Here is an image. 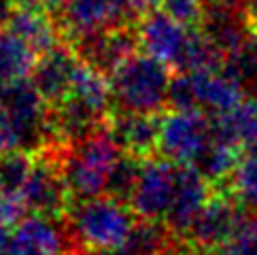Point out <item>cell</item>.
<instances>
[{
    "label": "cell",
    "instance_id": "obj_23",
    "mask_svg": "<svg viewBox=\"0 0 257 255\" xmlns=\"http://www.w3.org/2000/svg\"><path fill=\"white\" fill-rule=\"evenodd\" d=\"M225 189L232 194L244 208L257 211V156L246 153L236 166L234 175L225 183Z\"/></svg>",
    "mask_w": 257,
    "mask_h": 255
},
{
    "label": "cell",
    "instance_id": "obj_33",
    "mask_svg": "<svg viewBox=\"0 0 257 255\" xmlns=\"http://www.w3.org/2000/svg\"><path fill=\"white\" fill-rule=\"evenodd\" d=\"M204 3H206V0H204Z\"/></svg>",
    "mask_w": 257,
    "mask_h": 255
},
{
    "label": "cell",
    "instance_id": "obj_17",
    "mask_svg": "<svg viewBox=\"0 0 257 255\" xmlns=\"http://www.w3.org/2000/svg\"><path fill=\"white\" fill-rule=\"evenodd\" d=\"M5 26L11 32H15L20 39H24L36 53H43L62 43V34L58 30L56 20L39 7L22 5L13 0L11 13H9Z\"/></svg>",
    "mask_w": 257,
    "mask_h": 255
},
{
    "label": "cell",
    "instance_id": "obj_13",
    "mask_svg": "<svg viewBox=\"0 0 257 255\" xmlns=\"http://www.w3.org/2000/svg\"><path fill=\"white\" fill-rule=\"evenodd\" d=\"M213 191L215 185L208 183L191 164L177 166V187H174L172 202L164 221L177 236L185 238L191 223L202 211V206L208 202V198L213 196Z\"/></svg>",
    "mask_w": 257,
    "mask_h": 255
},
{
    "label": "cell",
    "instance_id": "obj_28",
    "mask_svg": "<svg viewBox=\"0 0 257 255\" xmlns=\"http://www.w3.org/2000/svg\"><path fill=\"white\" fill-rule=\"evenodd\" d=\"M26 151V143H24V134L17 128V123L11 119L3 106H0V153H11V151Z\"/></svg>",
    "mask_w": 257,
    "mask_h": 255
},
{
    "label": "cell",
    "instance_id": "obj_26",
    "mask_svg": "<svg viewBox=\"0 0 257 255\" xmlns=\"http://www.w3.org/2000/svg\"><path fill=\"white\" fill-rule=\"evenodd\" d=\"M221 255H257V211L244 208Z\"/></svg>",
    "mask_w": 257,
    "mask_h": 255
},
{
    "label": "cell",
    "instance_id": "obj_5",
    "mask_svg": "<svg viewBox=\"0 0 257 255\" xmlns=\"http://www.w3.org/2000/svg\"><path fill=\"white\" fill-rule=\"evenodd\" d=\"M198 28L227 58L257 36V15L249 0H206Z\"/></svg>",
    "mask_w": 257,
    "mask_h": 255
},
{
    "label": "cell",
    "instance_id": "obj_20",
    "mask_svg": "<svg viewBox=\"0 0 257 255\" xmlns=\"http://www.w3.org/2000/svg\"><path fill=\"white\" fill-rule=\"evenodd\" d=\"M179 236L164 219H139L113 255H164Z\"/></svg>",
    "mask_w": 257,
    "mask_h": 255
},
{
    "label": "cell",
    "instance_id": "obj_31",
    "mask_svg": "<svg viewBox=\"0 0 257 255\" xmlns=\"http://www.w3.org/2000/svg\"><path fill=\"white\" fill-rule=\"evenodd\" d=\"M11 244H13L11 227L0 223V255H11Z\"/></svg>",
    "mask_w": 257,
    "mask_h": 255
},
{
    "label": "cell",
    "instance_id": "obj_27",
    "mask_svg": "<svg viewBox=\"0 0 257 255\" xmlns=\"http://www.w3.org/2000/svg\"><path fill=\"white\" fill-rule=\"evenodd\" d=\"M162 11L187 28H198L204 15V0H162Z\"/></svg>",
    "mask_w": 257,
    "mask_h": 255
},
{
    "label": "cell",
    "instance_id": "obj_16",
    "mask_svg": "<svg viewBox=\"0 0 257 255\" xmlns=\"http://www.w3.org/2000/svg\"><path fill=\"white\" fill-rule=\"evenodd\" d=\"M141 49L172 68L185 45L189 28L170 17L166 11H151L136 22Z\"/></svg>",
    "mask_w": 257,
    "mask_h": 255
},
{
    "label": "cell",
    "instance_id": "obj_25",
    "mask_svg": "<svg viewBox=\"0 0 257 255\" xmlns=\"http://www.w3.org/2000/svg\"><path fill=\"white\" fill-rule=\"evenodd\" d=\"M34 164V153L32 151H11L3 156L0 164V191L7 194H20L26 179H28L30 170Z\"/></svg>",
    "mask_w": 257,
    "mask_h": 255
},
{
    "label": "cell",
    "instance_id": "obj_32",
    "mask_svg": "<svg viewBox=\"0 0 257 255\" xmlns=\"http://www.w3.org/2000/svg\"><path fill=\"white\" fill-rule=\"evenodd\" d=\"M0 164H3V153H0Z\"/></svg>",
    "mask_w": 257,
    "mask_h": 255
},
{
    "label": "cell",
    "instance_id": "obj_30",
    "mask_svg": "<svg viewBox=\"0 0 257 255\" xmlns=\"http://www.w3.org/2000/svg\"><path fill=\"white\" fill-rule=\"evenodd\" d=\"M127 3H130V11H132L136 22H139L143 15L151 13L158 7H162V0H127Z\"/></svg>",
    "mask_w": 257,
    "mask_h": 255
},
{
    "label": "cell",
    "instance_id": "obj_9",
    "mask_svg": "<svg viewBox=\"0 0 257 255\" xmlns=\"http://www.w3.org/2000/svg\"><path fill=\"white\" fill-rule=\"evenodd\" d=\"M53 20L66 43L96 30L136 24L127 0H64Z\"/></svg>",
    "mask_w": 257,
    "mask_h": 255
},
{
    "label": "cell",
    "instance_id": "obj_21",
    "mask_svg": "<svg viewBox=\"0 0 257 255\" xmlns=\"http://www.w3.org/2000/svg\"><path fill=\"white\" fill-rule=\"evenodd\" d=\"M36 53L24 39L0 26V85L28 79L36 64Z\"/></svg>",
    "mask_w": 257,
    "mask_h": 255
},
{
    "label": "cell",
    "instance_id": "obj_19",
    "mask_svg": "<svg viewBox=\"0 0 257 255\" xmlns=\"http://www.w3.org/2000/svg\"><path fill=\"white\" fill-rule=\"evenodd\" d=\"M242 156H244V149L236 141L210 130L208 143L202 147L196 160L191 162V166H194L208 183H213L215 187H225L229 177L234 175L236 166L240 164Z\"/></svg>",
    "mask_w": 257,
    "mask_h": 255
},
{
    "label": "cell",
    "instance_id": "obj_12",
    "mask_svg": "<svg viewBox=\"0 0 257 255\" xmlns=\"http://www.w3.org/2000/svg\"><path fill=\"white\" fill-rule=\"evenodd\" d=\"M79 64L81 58L72 49V45L66 41L39 53L30 79L36 85V89L43 94V98L49 102V106L60 104L70 94L72 79H75Z\"/></svg>",
    "mask_w": 257,
    "mask_h": 255
},
{
    "label": "cell",
    "instance_id": "obj_24",
    "mask_svg": "<svg viewBox=\"0 0 257 255\" xmlns=\"http://www.w3.org/2000/svg\"><path fill=\"white\" fill-rule=\"evenodd\" d=\"M143 162L141 158L130 156V153H121L115 164V168L111 172V179H108L106 185V196H113L121 202H130V198L136 189V183H139L141 170H143Z\"/></svg>",
    "mask_w": 257,
    "mask_h": 255
},
{
    "label": "cell",
    "instance_id": "obj_7",
    "mask_svg": "<svg viewBox=\"0 0 257 255\" xmlns=\"http://www.w3.org/2000/svg\"><path fill=\"white\" fill-rule=\"evenodd\" d=\"M20 196L26 211H30L32 215L53 217V219H64V215L75 202L58 162L45 151L34 153L32 170Z\"/></svg>",
    "mask_w": 257,
    "mask_h": 255
},
{
    "label": "cell",
    "instance_id": "obj_2",
    "mask_svg": "<svg viewBox=\"0 0 257 255\" xmlns=\"http://www.w3.org/2000/svg\"><path fill=\"white\" fill-rule=\"evenodd\" d=\"M62 221L66 227L72 255L87 251L113 253L130 234L136 215L127 202L102 194L75 200Z\"/></svg>",
    "mask_w": 257,
    "mask_h": 255
},
{
    "label": "cell",
    "instance_id": "obj_3",
    "mask_svg": "<svg viewBox=\"0 0 257 255\" xmlns=\"http://www.w3.org/2000/svg\"><path fill=\"white\" fill-rule=\"evenodd\" d=\"M172 68L149 53H134L111 75L113 111L164 113L168 111Z\"/></svg>",
    "mask_w": 257,
    "mask_h": 255
},
{
    "label": "cell",
    "instance_id": "obj_1",
    "mask_svg": "<svg viewBox=\"0 0 257 255\" xmlns=\"http://www.w3.org/2000/svg\"><path fill=\"white\" fill-rule=\"evenodd\" d=\"M41 151L58 162L72 200L102 196L115 164L123 153L108 132V121L72 145H49Z\"/></svg>",
    "mask_w": 257,
    "mask_h": 255
},
{
    "label": "cell",
    "instance_id": "obj_6",
    "mask_svg": "<svg viewBox=\"0 0 257 255\" xmlns=\"http://www.w3.org/2000/svg\"><path fill=\"white\" fill-rule=\"evenodd\" d=\"M240 211L242 204L225 187H215L213 196L191 223L185 240L198 255H221L232 238Z\"/></svg>",
    "mask_w": 257,
    "mask_h": 255
},
{
    "label": "cell",
    "instance_id": "obj_11",
    "mask_svg": "<svg viewBox=\"0 0 257 255\" xmlns=\"http://www.w3.org/2000/svg\"><path fill=\"white\" fill-rule=\"evenodd\" d=\"M177 187V164L160 156L143 162L139 183L130 198V208L139 219H164Z\"/></svg>",
    "mask_w": 257,
    "mask_h": 255
},
{
    "label": "cell",
    "instance_id": "obj_10",
    "mask_svg": "<svg viewBox=\"0 0 257 255\" xmlns=\"http://www.w3.org/2000/svg\"><path fill=\"white\" fill-rule=\"evenodd\" d=\"M70 45L81 60L89 64L91 68L100 70L108 79L125 60H130L141 49L136 24H121L113 26V28L89 32L75 39Z\"/></svg>",
    "mask_w": 257,
    "mask_h": 255
},
{
    "label": "cell",
    "instance_id": "obj_22",
    "mask_svg": "<svg viewBox=\"0 0 257 255\" xmlns=\"http://www.w3.org/2000/svg\"><path fill=\"white\" fill-rule=\"evenodd\" d=\"M225 56L219 51L208 36L200 28H189L185 45L179 53L172 72H202V70H223Z\"/></svg>",
    "mask_w": 257,
    "mask_h": 255
},
{
    "label": "cell",
    "instance_id": "obj_29",
    "mask_svg": "<svg viewBox=\"0 0 257 255\" xmlns=\"http://www.w3.org/2000/svg\"><path fill=\"white\" fill-rule=\"evenodd\" d=\"M26 213L28 211H26L20 194H7V191H0V223L9 225V227H15L24 219Z\"/></svg>",
    "mask_w": 257,
    "mask_h": 255
},
{
    "label": "cell",
    "instance_id": "obj_18",
    "mask_svg": "<svg viewBox=\"0 0 257 255\" xmlns=\"http://www.w3.org/2000/svg\"><path fill=\"white\" fill-rule=\"evenodd\" d=\"M189 75L194 81L196 104L210 117L229 113L246 98L242 87L223 70H202Z\"/></svg>",
    "mask_w": 257,
    "mask_h": 255
},
{
    "label": "cell",
    "instance_id": "obj_4",
    "mask_svg": "<svg viewBox=\"0 0 257 255\" xmlns=\"http://www.w3.org/2000/svg\"><path fill=\"white\" fill-rule=\"evenodd\" d=\"M0 106L22 130L26 151L36 153L53 145L51 106L36 89L32 79H20L0 85Z\"/></svg>",
    "mask_w": 257,
    "mask_h": 255
},
{
    "label": "cell",
    "instance_id": "obj_15",
    "mask_svg": "<svg viewBox=\"0 0 257 255\" xmlns=\"http://www.w3.org/2000/svg\"><path fill=\"white\" fill-rule=\"evenodd\" d=\"M11 255H72L62 219L32 215L15 225Z\"/></svg>",
    "mask_w": 257,
    "mask_h": 255
},
{
    "label": "cell",
    "instance_id": "obj_8",
    "mask_svg": "<svg viewBox=\"0 0 257 255\" xmlns=\"http://www.w3.org/2000/svg\"><path fill=\"white\" fill-rule=\"evenodd\" d=\"M213 117L204 111H164L158 156L177 166L196 160L210 139Z\"/></svg>",
    "mask_w": 257,
    "mask_h": 255
},
{
    "label": "cell",
    "instance_id": "obj_14",
    "mask_svg": "<svg viewBox=\"0 0 257 255\" xmlns=\"http://www.w3.org/2000/svg\"><path fill=\"white\" fill-rule=\"evenodd\" d=\"M162 113H127L113 111L108 117V132L123 153L141 160L158 156Z\"/></svg>",
    "mask_w": 257,
    "mask_h": 255
}]
</instances>
